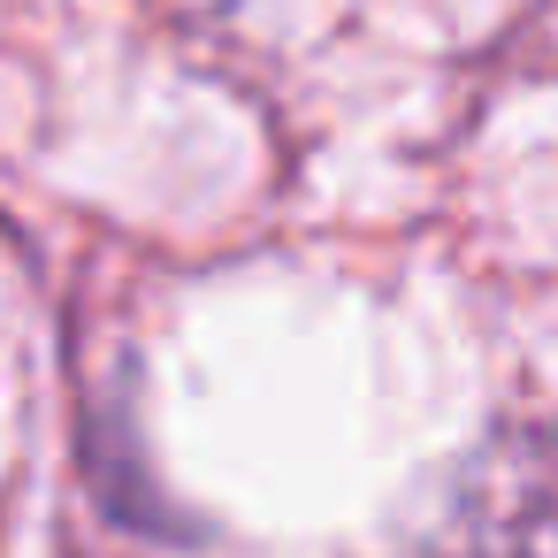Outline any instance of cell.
<instances>
[{"label":"cell","mask_w":558,"mask_h":558,"mask_svg":"<svg viewBox=\"0 0 558 558\" xmlns=\"http://www.w3.org/2000/svg\"><path fill=\"white\" fill-rule=\"evenodd\" d=\"M161 9H184V16H215L222 0H161Z\"/></svg>","instance_id":"6da1fadb"}]
</instances>
